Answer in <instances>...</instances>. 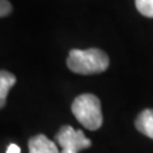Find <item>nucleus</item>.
Here are the masks:
<instances>
[{
	"instance_id": "2",
	"label": "nucleus",
	"mask_w": 153,
	"mask_h": 153,
	"mask_svg": "<svg viewBox=\"0 0 153 153\" xmlns=\"http://www.w3.org/2000/svg\"><path fill=\"white\" fill-rule=\"evenodd\" d=\"M75 119L88 130H97L101 128L103 117L101 111V102L94 94L85 93L78 96L71 105Z\"/></svg>"
},
{
	"instance_id": "4",
	"label": "nucleus",
	"mask_w": 153,
	"mask_h": 153,
	"mask_svg": "<svg viewBox=\"0 0 153 153\" xmlns=\"http://www.w3.org/2000/svg\"><path fill=\"white\" fill-rule=\"evenodd\" d=\"M28 149L30 153H61L55 143L44 134L32 137L28 142Z\"/></svg>"
},
{
	"instance_id": "3",
	"label": "nucleus",
	"mask_w": 153,
	"mask_h": 153,
	"mask_svg": "<svg viewBox=\"0 0 153 153\" xmlns=\"http://www.w3.org/2000/svg\"><path fill=\"white\" fill-rule=\"evenodd\" d=\"M55 139L60 146L61 153H79L92 146V142L82 130H75L70 125H64L56 133Z\"/></svg>"
},
{
	"instance_id": "5",
	"label": "nucleus",
	"mask_w": 153,
	"mask_h": 153,
	"mask_svg": "<svg viewBox=\"0 0 153 153\" xmlns=\"http://www.w3.org/2000/svg\"><path fill=\"white\" fill-rule=\"evenodd\" d=\"M135 128L138 129V131L153 139V110L147 108L138 115L135 120Z\"/></svg>"
},
{
	"instance_id": "9",
	"label": "nucleus",
	"mask_w": 153,
	"mask_h": 153,
	"mask_svg": "<svg viewBox=\"0 0 153 153\" xmlns=\"http://www.w3.org/2000/svg\"><path fill=\"white\" fill-rule=\"evenodd\" d=\"M7 153H21V148H19L17 144L12 143V144H9L8 149H7Z\"/></svg>"
},
{
	"instance_id": "1",
	"label": "nucleus",
	"mask_w": 153,
	"mask_h": 153,
	"mask_svg": "<svg viewBox=\"0 0 153 153\" xmlns=\"http://www.w3.org/2000/svg\"><path fill=\"white\" fill-rule=\"evenodd\" d=\"M110 60L106 52L100 49L70 50L66 59L68 68L76 74L89 75L102 73L108 68Z\"/></svg>"
},
{
	"instance_id": "7",
	"label": "nucleus",
	"mask_w": 153,
	"mask_h": 153,
	"mask_svg": "<svg viewBox=\"0 0 153 153\" xmlns=\"http://www.w3.org/2000/svg\"><path fill=\"white\" fill-rule=\"evenodd\" d=\"M135 7L142 16L153 18V0H135Z\"/></svg>"
},
{
	"instance_id": "8",
	"label": "nucleus",
	"mask_w": 153,
	"mask_h": 153,
	"mask_svg": "<svg viewBox=\"0 0 153 153\" xmlns=\"http://www.w3.org/2000/svg\"><path fill=\"white\" fill-rule=\"evenodd\" d=\"M12 4L8 0H0V17H7L12 13Z\"/></svg>"
},
{
	"instance_id": "6",
	"label": "nucleus",
	"mask_w": 153,
	"mask_h": 153,
	"mask_svg": "<svg viewBox=\"0 0 153 153\" xmlns=\"http://www.w3.org/2000/svg\"><path fill=\"white\" fill-rule=\"evenodd\" d=\"M17 82L16 75L9 73L7 70H1L0 73V107L5 106L7 102V96L9 93V91Z\"/></svg>"
}]
</instances>
